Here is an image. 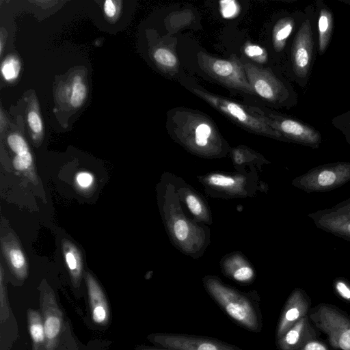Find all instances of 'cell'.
Here are the masks:
<instances>
[{
  "mask_svg": "<svg viewBox=\"0 0 350 350\" xmlns=\"http://www.w3.org/2000/svg\"><path fill=\"white\" fill-rule=\"evenodd\" d=\"M320 333L308 314L276 340V347L278 350H301L308 342L320 339Z\"/></svg>",
  "mask_w": 350,
  "mask_h": 350,
  "instance_id": "4fadbf2b",
  "label": "cell"
},
{
  "mask_svg": "<svg viewBox=\"0 0 350 350\" xmlns=\"http://www.w3.org/2000/svg\"><path fill=\"white\" fill-rule=\"evenodd\" d=\"M3 110L2 109H1V113H0V126H1V131H3V127L5 126L6 124V120H5V117H4L3 116Z\"/></svg>",
  "mask_w": 350,
  "mask_h": 350,
  "instance_id": "60d3db41",
  "label": "cell"
},
{
  "mask_svg": "<svg viewBox=\"0 0 350 350\" xmlns=\"http://www.w3.org/2000/svg\"><path fill=\"white\" fill-rule=\"evenodd\" d=\"M1 243L3 254L11 271L18 279L25 280L28 275V263L19 243L10 234L2 237Z\"/></svg>",
  "mask_w": 350,
  "mask_h": 350,
  "instance_id": "2e32d148",
  "label": "cell"
},
{
  "mask_svg": "<svg viewBox=\"0 0 350 350\" xmlns=\"http://www.w3.org/2000/svg\"><path fill=\"white\" fill-rule=\"evenodd\" d=\"M7 143L11 150L15 154H19L30 151L25 138L18 133H10L7 137Z\"/></svg>",
  "mask_w": 350,
  "mask_h": 350,
  "instance_id": "484cf974",
  "label": "cell"
},
{
  "mask_svg": "<svg viewBox=\"0 0 350 350\" xmlns=\"http://www.w3.org/2000/svg\"><path fill=\"white\" fill-rule=\"evenodd\" d=\"M330 209L337 212L350 213V198L336 204Z\"/></svg>",
  "mask_w": 350,
  "mask_h": 350,
  "instance_id": "f35d334b",
  "label": "cell"
},
{
  "mask_svg": "<svg viewBox=\"0 0 350 350\" xmlns=\"http://www.w3.org/2000/svg\"><path fill=\"white\" fill-rule=\"evenodd\" d=\"M139 350H168V349H162V348H159V347H142L139 349Z\"/></svg>",
  "mask_w": 350,
  "mask_h": 350,
  "instance_id": "b9f144b4",
  "label": "cell"
},
{
  "mask_svg": "<svg viewBox=\"0 0 350 350\" xmlns=\"http://www.w3.org/2000/svg\"><path fill=\"white\" fill-rule=\"evenodd\" d=\"M208 182L212 185L221 188L230 187L235 185V180L232 178L220 174L211 176Z\"/></svg>",
  "mask_w": 350,
  "mask_h": 350,
  "instance_id": "d6a6232c",
  "label": "cell"
},
{
  "mask_svg": "<svg viewBox=\"0 0 350 350\" xmlns=\"http://www.w3.org/2000/svg\"><path fill=\"white\" fill-rule=\"evenodd\" d=\"M204 286L215 303L234 322L249 331L260 332L262 321L258 300L226 286L217 279H206Z\"/></svg>",
  "mask_w": 350,
  "mask_h": 350,
  "instance_id": "6da1fadb",
  "label": "cell"
},
{
  "mask_svg": "<svg viewBox=\"0 0 350 350\" xmlns=\"http://www.w3.org/2000/svg\"><path fill=\"white\" fill-rule=\"evenodd\" d=\"M317 8V51L319 55L327 50L333 35L334 16L331 8L323 1L315 2Z\"/></svg>",
  "mask_w": 350,
  "mask_h": 350,
  "instance_id": "e0dca14e",
  "label": "cell"
},
{
  "mask_svg": "<svg viewBox=\"0 0 350 350\" xmlns=\"http://www.w3.org/2000/svg\"><path fill=\"white\" fill-rule=\"evenodd\" d=\"M262 116L267 122L278 131L288 142H292L313 149L319 148L322 142L320 132L312 126L299 120L272 112H265L257 107H252Z\"/></svg>",
  "mask_w": 350,
  "mask_h": 350,
  "instance_id": "9c48e42d",
  "label": "cell"
},
{
  "mask_svg": "<svg viewBox=\"0 0 350 350\" xmlns=\"http://www.w3.org/2000/svg\"><path fill=\"white\" fill-rule=\"evenodd\" d=\"M301 350H334L332 347L325 341L316 339L308 342Z\"/></svg>",
  "mask_w": 350,
  "mask_h": 350,
  "instance_id": "74e56055",
  "label": "cell"
},
{
  "mask_svg": "<svg viewBox=\"0 0 350 350\" xmlns=\"http://www.w3.org/2000/svg\"><path fill=\"white\" fill-rule=\"evenodd\" d=\"M4 39H6V31L1 28V38H0V54L2 55L3 50L4 47V44H5V41Z\"/></svg>",
  "mask_w": 350,
  "mask_h": 350,
  "instance_id": "ab89813d",
  "label": "cell"
},
{
  "mask_svg": "<svg viewBox=\"0 0 350 350\" xmlns=\"http://www.w3.org/2000/svg\"><path fill=\"white\" fill-rule=\"evenodd\" d=\"M311 308V299L304 290L295 288L288 297L280 317L276 340L280 338L298 321L307 316Z\"/></svg>",
  "mask_w": 350,
  "mask_h": 350,
  "instance_id": "7c38bea8",
  "label": "cell"
},
{
  "mask_svg": "<svg viewBox=\"0 0 350 350\" xmlns=\"http://www.w3.org/2000/svg\"><path fill=\"white\" fill-rule=\"evenodd\" d=\"M332 124L343 134L346 142L350 144V109L332 118Z\"/></svg>",
  "mask_w": 350,
  "mask_h": 350,
  "instance_id": "d4e9b609",
  "label": "cell"
},
{
  "mask_svg": "<svg viewBox=\"0 0 350 350\" xmlns=\"http://www.w3.org/2000/svg\"><path fill=\"white\" fill-rule=\"evenodd\" d=\"M314 11V6L306 8L291 49L292 72L297 83L304 88L308 84L315 60Z\"/></svg>",
  "mask_w": 350,
  "mask_h": 350,
  "instance_id": "7a4b0ae2",
  "label": "cell"
},
{
  "mask_svg": "<svg viewBox=\"0 0 350 350\" xmlns=\"http://www.w3.org/2000/svg\"><path fill=\"white\" fill-rule=\"evenodd\" d=\"M120 1L107 0L103 3V12L109 21H115L119 15L120 10Z\"/></svg>",
  "mask_w": 350,
  "mask_h": 350,
  "instance_id": "f546056e",
  "label": "cell"
},
{
  "mask_svg": "<svg viewBox=\"0 0 350 350\" xmlns=\"http://www.w3.org/2000/svg\"><path fill=\"white\" fill-rule=\"evenodd\" d=\"M21 70V61L14 55L8 56L1 65V76L7 82H13L17 79Z\"/></svg>",
  "mask_w": 350,
  "mask_h": 350,
  "instance_id": "603a6c76",
  "label": "cell"
},
{
  "mask_svg": "<svg viewBox=\"0 0 350 350\" xmlns=\"http://www.w3.org/2000/svg\"><path fill=\"white\" fill-rule=\"evenodd\" d=\"M14 167L19 172H29L33 168V159L31 151L15 154L12 161Z\"/></svg>",
  "mask_w": 350,
  "mask_h": 350,
  "instance_id": "83f0119b",
  "label": "cell"
},
{
  "mask_svg": "<svg viewBox=\"0 0 350 350\" xmlns=\"http://www.w3.org/2000/svg\"><path fill=\"white\" fill-rule=\"evenodd\" d=\"M308 217L313 220L317 228L350 241V213L327 208L310 213Z\"/></svg>",
  "mask_w": 350,
  "mask_h": 350,
  "instance_id": "5bb4252c",
  "label": "cell"
},
{
  "mask_svg": "<svg viewBox=\"0 0 350 350\" xmlns=\"http://www.w3.org/2000/svg\"><path fill=\"white\" fill-rule=\"evenodd\" d=\"M62 248L66 268L73 284L77 286L83 272V257L79 249L70 241L63 239Z\"/></svg>",
  "mask_w": 350,
  "mask_h": 350,
  "instance_id": "d6986e66",
  "label": "cell"
},
{
  "mask_svg": "<svg viewBox=\"0 0 350 350\" xmlns=\"http://www.w3.org/2000/svg\"><path fill=\"white\" fill-rule=\"evenodd\" d=\"M173 232L178 240L184 241L189 234V226L185 220L178 219L173 225Z\"/></svg>",
  "mask_w": 350,
  "mask_h": 350,
  "instance_id": "836d02e7",
  "label": "cell"
},
{
  "mask_svg": "<svg viewBox=\"0 0 350 350\" xmlns=\"http://www.w3.org/2000/svg\"><path fill=\"white\" fill-rule=\"evenodd\" d=\"M221 14L226 18L235 16L239 12V5L235 1H221L219 2Z\"/></svg>",
  "mask_w": 350,
  "mask_h": 350,
  "instance_id": "1f68e13d",
  "label": "cell"
},
{
  "mask_svg": "<svg viewBox=\"0 0 350 350\" xmlns=\"http://www.w3.org/2000/svg\"><path fill=\"white\" fill-rule=\"evenodd\" d=\"M244 53L252 59L259 62L264 63L267 60V53L260 46L253 44H247L244 47Z\"/></svg>",
  "mask_w": 350,
  "mask_h": 350,
  "instance_id": "f1b7e54d",
  "label": "cell"
},
{
  "mask_svg": "<svg viewBox=\"0 0 350 350\" xmlns=\"http://www.w3.org/2000/svg\"><path fill=\"white\" fill-rule=\"evenodd\" d=\"M332 286L336 295L350 304V281L347 278L338 277L333 280Z\"/></svg>",
  "mask_w": 350,
  "mask_h": 350,
  "instance_id": "4316f807",
  "label": "cell"
},
{
  "mask_svg": "<svg viewBox=\"0 0 350 350\" xmlns=\"http://www.w3.org/2000/svg\"><path fill=\"white\" fill-rule=\"evenodd\" d=\"M76 183L79 187L87 189L93 184L94 176L87 172H79L76 176Z\"/></svg>",
  "mask_w": 350,
  "mask_h": 350,
  "instance_id": "8d00e7d4",
  "label": "cell"
},
{
  "mask_svg": "<svg viewBox=\"0 0 350 350\" xmlns=\"http://www.w3.org/2000/svg\"><path fill=\"white\" fill-rule=\"evenodd\" d=\"M149 340L157 347L168 350H243L215 338L185 334L156 333Z\"/></svg>",
  "mask_w": 350,
  "mask_h": 350,
  "instance_id": "30bf717a",
  "label": "cell"
},
{
  "mask_svg": "<svg viewBox=\"0 0 350 350\" xmlns=\"http://www.w3.org/2000/svg\"><path fill=\"white\" fill-rule=\"evenodd\" d=\"M40 299L46 337V350H55L62 329V312L50 288L42 290Z\"/></svg>",
  "mask_w": 350,
  "mask_h": 350,
  "instance_id": "8fae6325",
  "label": "cell"
},
{
  "mask_svg": "<svg viewBox=\"0 0 350 350\" xmlns=\"http://www.w3.org/2000/svg\"><path fill=\"white\" fill-rule=\"evenodd\" d=\"M27 122L33 136L37 139L42 137L44 125L38 105L33 103L27 113Z\"/></svg>",
  "mask_w": 350,
  "mask_h": 350,
  "instance_id": "cb8c5ba5",
  "label": "cell"
},
{
  "mask_svg": "<svg viewBox=\"0 0 350 350\" xmlns=\"http://www.w3.org/2000/svg\"><path fill=\"white\" fill-rule=\"evenodd\" d=\"M60 98L72 109L81 107L88 96V86L82 75H73L59 90Z\"/></svg>",
  "mask_w": 350,
  "mask_h": 350,
  "instance_id": "ac0fdd59",
  "label": "cell"
},
{
  "mask_svg": "<svg viewBox=\"0 0 350 350\" xmlns=\"http://www.w3.org/2000/svg\"><path fill=\"white\" fill-rule=\"evenodd\" d=\"M197 59L201 69L224 86L255 94L247 78L243 64L234 55L224 59L200 51L197 54Z\"/></svg>",
  "mask_w": 350,
  "mask_h": 350,
  "instance_id": "52a82bcc",
  "label": "cell"
},
{
  "mask_svg": "<svg viewBox=\"0 0 350 350\" xmlns=\"http://www.w3.org/2000/svg\"><path fill=\"white\" fill-rule=\"evenodd\" d=\"M245 74L255 94L262 99L278 105L293 106L297 103V96L289 85L268 69L250 62L243 64Z\"/></svg>",
  "mask_w": 350,
  "mask_h": 350,
  "instance_id": "8992f818",
  "label": "cell"
},
{
  "mask_svg": "<svg viewBox=\"0 0 350 350\" xmlns=\"http://www.w3.org/2000/svg\"><path fill=\"white\" fill-rule=\"evenodd\" d=\"M152 57L156 64L162 70L170 72L177 70L178 61L170 48L164 46H157L152 51Z\"/></svg>",
  "mask_w": 350,
  "mask_h": 350,
  "instance_id": "7402d4cb",
  "label": "cell"
},
{
  "mask_svg": "<svg viewBox=\"0 0 350 350\" xmlns=\"http://www.w3.org/2000/svg\"><path fill=\"white\" fill-rule=\"evenodd\" d=\"M172 128L177 137L197 149L215 147L220 137L213 123L205 116L178 111L172 118Z\"/></svg>",
  "mask_w": 350,
  "mask_h": 350,
  "instance_id": "277c9868",
  "label": "cell"
},
{
  "mask_svg": "<svg viewBox=\"0 0 350 350\" xmlns=\"http://www.w3.org/2000/svg\"><path fill=\"white\" fill-rule=\"evenodd\" d=\"M297 21L293 16H286L279 19L272 31V42L275 51L279 53L285 48L287 40L294 31Z\"/></svg>",
  "mask_w": 350,
  "mask_h": 350,
  "instance_id": "ffe728a7",
  "label": "cell"
},
{
  "mask_svg": "<svg viewBox=\"0 0 350 350\" xmlns=\"http://www.w3.org/2000/svg\"><path fill=\"white\" fill-rule=\"evenodd\" d=\"M27 321L29 335L36 349L40 346L45 345L46 337L43 319L40 313L34 309H29L27 312Z\"/></svg>",
  "mask_w": 350,
  "mask_h": 350,
  "instance_id": "44dd1931",
  "label": "cell"
},
{
  "mask_svg": "<svg viewBox=\"0 0 350 350\" xmlns=\"http://www.w3.org/2000/svg\"><path fill=\"white\" fill-rule=\"evenodd\" d=\"M350 181V161H338L316 166L296 177L292 185L310 193L327 192Z\"/></svg>",
  "mask_w": 350,
  "mask_h": 350,
  "instance_id": "ba28073f",
  "label": "cell"
},
{
  "mask_svg": "<svg viewBox=\"0 0 350 350\" xmlns=\"http://www.w3.org/2000/svg\"><path fill=\"white\" fill-rule=\"evenodd\" d=\"M254 275L253 269L247 265L241 266L231 275L234 280L239 282H248L253 279Z\"/></svg>",
  "mask_w": 350,
  "mask_h": 350,
  "instance_id": "4dcf8cb0",
  "label": "cell"
},
{
  "mask_svg": "<svg viewBox=\"0 0 350 350\" xmlns=\"http://www.w3.org/2000/svg\"><path fill=\"white\" fill-rule=\"evenodd\" d=\"M338 1L350 6V0H338Z\"/></svg>",
  "mask_w": 350,
  "mask_h": 350,
  "instance_id": "7bdbcfd3",
  "label": "cell"
},
{
  "mask_svg": "<svg viewBox=\"0 0 350 350\" xmlns=\"http://www.w3.org/2000/svg\"><path fill=\"white\" fill-rule=\"evenodd\" d=\"M185 200L188 208L193 215L200 216L202 213V204L195 196L189 194Z\"/></svg>",
  "mask_w": 350,
  "mask_h": 350,
  "instance_id": "d590c367",
  "label": "cell"
},
{
  "mask_svg": "<svg viewBox=\"0 0 350 350\" xmlns=\"http://www.w3.org/2000/svg\"><path fill=\"white\" fill-rule=\"evenodd\" d=\"M312 324L323 333L334 350H350V316L334 305L321 303L308 313Z\"/></svg>",
  "mask_w": 350,
  "mask_h": 350,
  "instance_id": "3957f363",
  "label": "cell"
},
{
  "mask_svg": "<svg viewBox=\"0 0 350 350\" xmlns=\"http://www.w3.org/2000/svg\"><path fill=\"white\" fill-rule=\"evenodd\" d=\"M92 319L99 325H106L110 318V311L104 291L96 278L89 272L85 274Z\"/></svg>",
  "mask_w": 350,
  "mask_h": 350,
  "instance_id": "9a60e30c",
  "label": "cell"
},
{
  "mask_svg": "<svg viewBox=\"0 0 350 350\" xmlns=\"http://www.w3.org/2000/svg\"><path fill=\"white\" fill-rule=\"evenodd\" d=\"M193 91L239 125L253 132L288 142L267 122L262 116L253 111L251 107H247V109H246L245 107L237 103L200 89L194 88Z\"/></svg>",
  "mask_w": 350,
  "mask_h": 350,
  "instance_id": "5b68a950",
  "label": "cell"
},
{
  "mask_svg": "<svg viewBox=\"0 0 350 350\" xmlns=\"http://www.w3.org/2000/svg\"><path fill=\"white\" fill-rule=\"evenodd\" d=\"M0 301H1V319L3 317V314L5 316L8 313V306H7V296L5 291V286L4 284V272L2 265H1L0 269Z\"/></svg>",
  "mask_w": 350,
  "mask_h": 350,
  "instance_id": "e575fe53",
  "label": "cell"
}]
</instances>
